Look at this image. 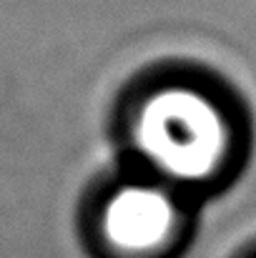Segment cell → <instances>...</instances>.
<instances>
[{
    "instance_id": "3957f363",
    "label": "cell",
    "mask_w": 256,
    "mask_h": 258,
    "mask_svg": "<svg viewBox=\"0 0 256 258\" xmlns=\"http://www.w3.org/2000/svg\"><path fill=\"white\" fill-rule=\"evenodd\" d=\"M254 258H256V256H254Z\"/></svg>"
},
{
    "instance_id": "7a4b0ae2",
    "label": "cell",
    "mask_w": 256,
    "mask_h": 258,
    "mask_svg": "<svg viewBox=\"0 0 256 258\" xmlns=\"http://www.w3.org/2000/svg\"><path fill=\"white\" fill-rule=\"evenodd\" d=\"M198 211L186 193L118 163L83 193L78 231L95 258H176L196 233Z\"/></svg>"
},
{
    "instance_id": "6da1fadb",
    "label": "cell",
    "mask_w": 256,
    "mask_h": 258,
    "mask_svg": "<svg viewBox=\"0 0 256 258\" xmlns=\"http://www.w3.org/2000/svg\"><path fill=\"white\" fill-rule=\"evenodd\" d=\"M118 163L201 206L241 171L249 123L236 95L196 66H159L123 88L113 113Z\"/></svg>"
}]
</instances>
